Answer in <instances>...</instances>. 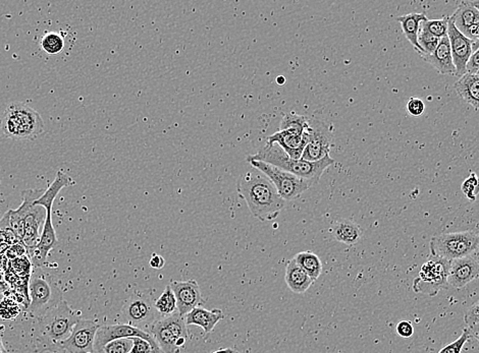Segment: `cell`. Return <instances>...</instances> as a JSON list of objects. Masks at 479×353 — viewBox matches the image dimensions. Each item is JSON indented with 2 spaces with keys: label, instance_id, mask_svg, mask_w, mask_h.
Here are the masks:
<instances>
[{
  "label": "cell",
  "instance_id": "e575fe53",
  "mask_svg": "<svg viewBox=\"0 0 479 353\" xmlns=\"http://www.w3.org/2000/svg\"><path fill=\"white\" fill-rule=\"evenodd\" d=\"M20 308H18L17 301L13 299H2L0 301V318L2 320H13L20 315Z\"/></svg>",
  "mask_w": 479,
  "mask_h": 353
},
{
  "label": "cell",
  "instance_id": "e0dca14e",
  "mask_svg": "<svg viewBox=\"0 0 479 353\" xmlns=\"http://www.w3.org/2000/svg\"><path fill=\"white\" fill-rule=\"evenodd\" d=\"M450 18L459 32L472 42L479 40V11L472 1L460 4Z\"/></svg>",
  "mask_w": 479,
  "mask_h": 353
},
{
  "label": "cell",
  "instance_id": "277c9868",
  "mask_svg": "<svg viewBox=\"0 0 479 353\" xmlns=\"http://www.w3.org/2000/svg\"><path fill=\"white\" fill-rule=\"evenodd\" d=\"M73 184H75V181L68 174L59 170L57 173L54 181L48 186L47 190L44 191L42 195L34 202L35 205L44 208L46 211L45 223H44L42 233H41L40 241L35 251L33 258H31L32 264H34L36 268L42 266L47 260L50 251L57 244V232L52 225L53 203L62 189L73 186Z\"/></svg>",
  "mask_w": 479,
  "mask_h": 353
},
{
  "label": "cell",
  "instance_id": "7bdbcfd3",
  "mask_svg": "<svg viewBox=\"0 0 479 353\" xmlns=\"http://www.w3.org/2000/svg\"><path fill=\"white\" fill-rule=\"evenodd\" d=\"M149 265L152 269L161 270L164 267V265H166V261H164L163 257H161V256L154 253L151 258H150Z\"/></svg>",
  "mask_w": 479,
  "mask_h": 353
},
{
  "label": "cell",
  "instance_id": "8fae6325",
  "mask_svg": "<svg viewBox=\"0 0 479 353\" xmlns=\"http://www.w3.org/2000/svg\"><path fill=\"white\" fill-rule=\"evenodd\" d=\"M154 304L155 301L147 293H134L122 308V324L148 332L155 321L161 318Z\"/></svg>",
  "mask_w": 479,
  "mask_h": 353
},
{
  "label": "cell",
  "instance_id": "44dd1931",
  "mask_svg": "<svg viewBox=\"0 0 479 353\" xmlns=\"http://www.w3.org/2000/svg\"><path fill=\"white\" fill-rule=\"evenodd\" d=\"M224 318L223 311L219 310V309H214V310L209 311L199 306V308L194 309L191 313H189L185 317V320H186L187 326L202 328L206 335H208L214 331L215 326L221 320H224Z\"/></svg>",
  "mask_w": 479,
  "mask_h": 353
},
{
  "label": "cell",
  "instance_id": "6da1fadb",
  "mask_svg": "<svg viewBox=\"0 0 479 353\" xmlns=\"http://www.w3.org/2000/svg\"><path fill=\"white\" fill-rule=\"evenodd\" d=\"M238 193L252 215L260 221L275 220L286 206V201L279 197L274 184L254 167L240 175Z\"/></svg>",
  "mask_w": 479,
  "mask_h": 353
},
{
  "label": "cell",
  "instance_id": "9c48e42d",
  "mask_svg": "<svg viewBox=\"0 0 479 353\" xmlns=\"http://www.w3.org/2000/svg\"><path fill=\"white\" fill-rule=\"evenodd\" d=\"M451 261L430 255L421 266L418 276L414 279L413 290L416 293L436 297L441 290L449 287Z\"/></svg>",
  "mask_w": 479,
  "mask_h": 353
},
{
  "label": "cell",
  "instance_id": "4dcf8cb0",
  "mask_svg": "<svg viewBox=\"0 0 479 353\" xmlns=\"http://www.w3.org/2000/svg\"><path fill=\"white\" fill-rule=\"evenodd\" d=\"M420 28L427 30L430 34L434 35L437 38L442 39L443 37L448 36L449 17L441 18V20H422Z\"/></svg>",
  "mask_w": 479,
  "mask_h": 353
},
{
  "label": "cell",
  "instance_id": "ac0fdd59",
  "mask_svg": "<svg viewBox=\"0 0 479 353\" xmlns=\"http://www.w3.org/2000/svg\"><path fill=\"white\" fill-rule=\"evenodd\" d=\"M478 278L479 263L474 257L469 256L451 261L449 286L460 289Z\"/></svg>",
  "mask_w": 479,
  "mask_h": 353
},
{
  "label": "cell",
  "instance_id": "83f0119b",
  "mask_svg": "<svg viewBox=\"0 0 479 353\" xmlns=\"http://www.w3.org/2000/svg\"><path fill=\"white\" fill-rule=\"evenodd\" d=\"M309 128V119L296 113L284 114L279 124V131H288L297 136H303Z\"/></svg>",
  "mask_w": 479,
  "mask_h": 353
},
{
  "label": "cell",
  "instance_id": "836d02e7",
  "mask_svg": "<svg viewBox=\"0 0 479 353\" xmlns=\"http://www.w3.org/2000/svg\"><path fill=\"white\" fill-rule=\"evenodd\" d=\"M462 193L471 201H475L479 193V179L475 173L472 172L461 186Z\"/></svg>",
  "mask_w": 479,
  "mask_h": 353
},
{
  "label": "cell",
  "instance_id": "7c38bea8",
  "mask_svg": "<svg viewBox=\"0 0 479 353\" xmlns=\"http://www.w3.org/2000/svg\"><path fill=\"white\" fill-rule=\"evenodd\" d=\"M310 140L303 152V160L316 162L330 155L332 148L333 133L330 126L318 119H309Z\"/></svg>",
  "mask_w": 479,
  "mask_h": 353
},
{
  "label": "cell",
  "instance_id": "603a6c76",
  "mask_svg": "<svg viewBox=\"0 0 479 353\" xmlns=\"http://www.w3.org/2000/svg\"><path fill=\"white\" fill-rule=\"evenodd\" d=\"M148 333L154 337L157 345H159L163 353H180V349L178 348V338L175 334L171 332L170 328L166 326L163 322V318H159L155 321L151 327L148 330Z\"/></svg>",
  "mask_w": 479,
  "mask_h": 353
},
{
  "label": "cell",
  "instance_id": "484cf974",
  "mask_svg": "<svg viewBox=\"0 0 479 353\" xmlns=\"http://www.w3.org/2000/svg\"><path fill=\"white\" fill-rule=\"evenodd\" d=\"M332 234L335 241L354 246L362 237L360 226L349 219H339L332 228Z\"/></svg>",
  "mask_w": 479,
  "mask_h": 353
},
{
  "label": "cell",
  "instance_id": "4316f807",
  "mask_svg": "<svg viewBox=\"0 0 479 353\" xmlns=\"http://www.w3.org/2000/svg\"><path fill=\"white\" fill-rule=\"evenodd\" d=\"M296 262L299 265L312 280L316 281L323 272V263L313 251H301L295 256Z\"/></svg>",
  "mask_w": 479,
  "mask_h": 353
},
{
  "label": "cell",
  "instance_id": "ab89813d",
  "mask_svg": "<svg viewBox=\"0 0 479 353\" xmlns=\"http://www.w3.org/2000/svg\"><path fill=\"white\" fill-rule=\"evenodd\" d=\"M6 257H8L9 260H15V258L25 257V255L27 253V250L22 242H18V244L9 246L8 248L6 249Z\"/></svg>",
  "mask_w": 479,
  "mask_h": 353
},
{
  "label": "cell",
  "instance_id": "2e32d148",
  "mask_svg": "<svg viewBox=\"0 0 479 353\" xmlns=\"http://www.w3.org/2000/svg\"><path fill=\"white\" fill-rule=\"evenodd\" d=\"M448 37L452 50L454 66L456 68V76L461 78L467 73V62L473 52L472 41L459 32L450 17H449Z\"/></svg>",
  "mask_w": 479,
  "mask_h": 353
},
{
  "label": "cell",
  "instance_id": "b9f144b4",
  "mask_svg": "<svg viewBox=\"0 0 479 353\" xmlns=\"http://www.w3.org/2000/svg\"><path fill=\"white\" fill-rule=\"evenodd\" d=\"M466 73L478 75L479 73V49L472 52L471 59L467 62Z\"/></svg>",
  "mask_w": 479,
  "mask_h": 353
},
{
  "label": "cell",
  "instance_id": "7dc6e473",
  "mask_svg": "<svg viewBox=\"0 0 479 353\" xmlns=\"http://www.w3.org/2000/svg\"><path fill=\"white\" fill-rule=\"evenodd\" d=\"M0 353H6V348H4V343H2L1 339H0Z\"/></svg>",
  "mask_w": 479,
  "mask_h": 353
},
{
  "label": "cell",
  "instance_id": "60d3db41",
  "mask_svg": "<svg viewBox=\"0 0 479 353\" xmlns=\"http://www.w3.org/2000/svg\"><path fill=\"white\" fill-rule=\"evenodd\" d=\"M396 331L402 338H410L414 334L413 324L410 321H402L396 327Z\"/></svg>",
  "mask_w": 479,
  "mask_h": 353
},
{
  "label": "cell",
  "instance_id": "d590c367",
  "mask_svg": "<svg viewBox=\"0 0 479 353\" xmlns=\"http://www.w3.org/2000/svg\"><path fill=\"white\" fill-rule=\"evenodd\" d=\"M133 341V347L129 353H163L159 345H154L149 341L139 337L131 338Z\"/></svg>",
  "mask_w": 479,
  "mask_h": 353
},
{
  "label": "cell",
  "instance_id": "8d00e7d4",
  "mask_svg": "<svg viewBox=\"0 0 479 353\" xmlns=\"http://www.w3.org/2000/svg\"><path fill=\"white\" fill-rule=\"evenodd\" d=\"M471 338L469 335L468 329H464L463 334L457 340L453 341L450 345H446L445 347L442 348L439 353H461L463 347L466 345L467 341Z\"/></svg>",
  "mask_w": 479,
  "mask_h": 353
},
{
  "label": "cell",
  "instance_id": "d4e9b609",
  "mask_svg": "<svg viewBox=\"0 0 479 353\" xmlns=\"http://www.w3.org/2000/svg\"><path fill=\"white\" fill-rule=\"evenodd\" d=\"M427 16L425 13H412L409 15L401 16L397 18V22L401 24L403 33L408 39L409 42L413 46L414 49L416 50L421 57L423 56L422 49H421L420 44H418V34H420V24L422 20H427Z\"/></svg>",
  "mask_w": 479,
  "mask_h": 353
},
{
  "label": "cell",
  "instance_id": "7402d4cb",
  "mask_svg": "<svg viewBox=\"0 0 479 353\" xmlns=\"http://www.w3.org/2000/svg\"><path fill=\"white\" fill-rule=\"evenodd\" d=\"M284 280L292 292L297 294L306 292L314 282L308 274L297 264L295 258H292L287 265Z\"/></svg>",
  "mask_w": 479,
  "mask_h": 353
},
{
  "label": "cell",
  "instance_id": "5b68a950",
  "mask_svg": "<svg viewBox=\"0 0 479 353\" xmlns=\"http://www.w3.org/2000/svg\"><path fill=\"white\" fill-rule=\"evenodd\" d=\"M0 128L4 136L13 140H35L43 133L44 121L31 106L13 102L6 107Z\"/></svg>",
  "mask_w": 479,
  "mask_h": 353
},
{
  "label": "cell",
  "instance_id": "7a4b0ae2",
  "mask_svg": "<svg viewBox=\"0 0 479 353\" xmlns=\"http://www.w3.org/2000/svg\"><path fill=\"white\" fill-rule=\"evenodd\" d=\"M80 319L68 302H60L38 319L34 331L35 353L62 352V343L69 338Z\"/></svg>",
  "mask_w": 479,
  "mask_h": 353
},
{
  "label": "cell",
  "instance_id": "30bf717a",
  "mask_svg": "<svg viewBox=\"0 0 479 353\" xmlns=\"http://www.w3.org/2000/svg\"><path fill=\"white\" fill-rule=\"evenodd\" d=\"M252 167L256 168L263 173L274 184L279 197L284 201H294L300 198L305 191H308L313 184L306 179L296 176L292 173L275 167L270 164L261 162V161L249 160Z\"/></svg>",
  "mask_w": 479,
  "mask_h": 353
},
{
  "label": "cell",
  "instance_id": "f6af8a7d",
  "mask_svg": "<svg viewBox=\"0 0 479 353\" xmlns=\"http://www.w3.org/2000/svg\"><path fill=\"white\" fill-rule=\"evenodd\" d=\"M472 49H473V52L474 50L479 49V40L472 42Z\"/></svg>",
  "mask_w": 479,
  "mask_h": 353
},
{
  "label": "cell",
  "instance_id": "ffe728a7",
  "mask_svg": "<svg viewBox=\"0 0 479 353\" xmlns=\"http://www.w3.org/2000/svg\"><path fill=\"white\" fill-rule=\"evenodd\" d=\"M422 59L430 66H434L442 75L456 76V68L454 66L452 50L448 36L443 37L439 40V45L432 54L423 56Z\"/></svg>",
  "mask_w": 479,
  "mask_h": 353
},
{
  "label": "cell",
  "instance_id": "cb8c5ba5",
  "mask_svg": "<svg viewBox=\"0 0 479 353\" xmlns=\"http://www.w3.org/2000/svg\"><path fill=\"white\" fill-rule=\"evenodd\" d=\"M456 92L474 109H479V75L465 73L454 85Z\"/></svg>",
  "mask_w": 479,
  "mask_h": 353
},
{
  "label": "cell",
  "instance_id": "f1b7e54d",
  "mask_svg": "<svg viewBox=\"0 0 479 353\" xmlns=\"http://www.w3.org/2000/svg\"><path fill=\"white\" fill-rule=\"evenodd\" d=\"M154 306L161 317H168L171 313L178 311L177 301H175V294L170 285H166L163 294L155 301Z\"/></svg>",
  "mask_w": 479,
  "mask_h": 353
},
{
  "label": "cell",
  "instance_id": "74e56055",
  "mask_svg": "<svg viewBox=\"0 0 479 353\" xmlns=\"http://www.w3.org/2000/svg\"><path fill=\"white\" fill-rule=\"evenodd\" d=\"M407 110L412 116H421L425 112V104L417 97H412L407 104Z\"/></svg>",
  "mask_w": 479,
  "mask_h": 353
},
{
  "label": "cell",
  "instance_id": "f35d334b",
  "mask_svg": "<svg viewBox=\"0 0 479 353\" xmlns=\"http://www.w3.org/2000/svg\"><path fill=\"white\" fill-rule=\"evenodd\" d=\"M464 322L467 328H472L479 324V301L472 304L464 316Z\"/></svg>",
  "mask_w": 479,
  "mask_h": 353
},
{
  "label": "cell",
  "instance_id": "52a82bcc",
  "mask_svg": "<svg viewBox=\"0 0 479 353\" xmlns=\"http://www.w3.org/2000/svg\"><path fill=\"white\" fill-rule=\"evenodd\" d=\"M479 246V237L476 230L439 233L430 241V253L436 257L448 261L458 260L474 255Z\"/></svg>",
  "mask_w": 479,
  "mask_h": 353
},
{
  "label": "cell",
  "instance_id": "3957f363",
  "mask_svg": "<svg viewBox=\"0 0 479 353\" xmlns=\"http://www.w3.org/2000/svg\"><path fill=\"white\" fill-rule=\"evenodd\" d=\"M247 159L261 161L281 168L296 176L306 179L313 186L319 181L323 172L335 163L334 159L330 158V155L316 162H309L303 159L296 160L287 155L286 152L277 144H266L255 155L248 156Z\"/></svg>",
  "mask_w": 479,
  "mask_h": 353
},
{
  "label": "cell",
  "instance_id": "ee69618b",
  "mask_svg": "<svg viewBox=\"0 0 479 353\" xmlns=\"http://www.w3.org/2000/svg\"><path fill=\"white\" fill-rule=\"evenodd\" d=\"M212 353H240L237 350L233 349V348H221V349L217 350V352Z\"/></svg>",
  "mask_w": 479,
  "mask_h": 353
},
{
  "label": "cell",
  "instance_id": "1f68e13d",
  "mask_svg": "<svg viewBox=\"0 0 479 353\" xmlns=\"http://www.w3.org/2000/svg\"><path fill=\"white\" fill-rule=\"evenodd\" d=\"M441 39L437 38L434 35L430 34L427 30L420 28V34H418V44L422 49L423 56L432 54L436 50ZM422 56V57H423Z\"/></svg>",
  "mask_w": 479,
  "mask_h": 353
},
{
  "label": "cell",
  "instance_id": "d6986e66",
  "mask_svg": "<svg viewBox=\"0 0 479 353\" xmlns=\"http://www.w3.org/2000/svg\"><path fill=\"white\" fill-rule=\"evenodd\" d=\"M310 133L311 128L307 129L303 136L294 135L288 131H279L267 138L266 144L279 145L290 158L299 160L309 143Z\"/></svg>",
  "mask_w": 479,
  "mask_h": 353
},
{
  "label": "cell",
  "instance_id": "681fc988",
  "mask_svg": "<svg viewBox=\"0 0 479 353\" xmlns=\"http://www.w3.org/2000/svg\"><path fill=\"white\" fill-rule=\"evenodd\" d=\"M89 353H94V352H89Z\"/></svg>",
  "mask_w": 479,
  "mask_h": 353
},
{
  "label": "cell",
  "instance_id": "ba28073f",
  "mask_svg": "<svg viewBox=\"0 0 479 353\" xmlns=\"http://www.w3.org/2000/svg\"><path fill=\"white\" fill-rule=\"evenodd\" d=\"M44 193L38 189L23 191V202L20 210L24 216V239L23 244L27 250V255L30 260L33 258L35 251L40 241L44 223H45L46 211H42V207L34 204Z\"/></svg>",
  "mask_w": 479,
  "mask_h": 353
},
{
  "label": "cell",
  "instance_id": "c3c4849f",
  "mask_svg": "<svg viewBox=\"0 0 479 353\" xmlns=\"http://www.w3.org/2000/svg\"><path fill=\"white\" fill-rule=\"evenodd\" d=\"M472 4H473V6L479 11V1H472Z\"/></svg>",
  "mask_w": 479,
  "mask_h": 353
},
{
  "label": "cell",
  "instance_id": "5bb4252c",
  "mask_svg": "<svg viewBox=\"0 0 479 353\" xmlns=\"http://www.w3.org/2000/svg\"><path fill=\"white\" fill-rule=\"evenodd\" d=\"M170 286L177 301L178 311L183 317L204 304L197 281H171Z\"/></svg>",
  "mask_w": 479,
  "mask_h": 353
},
{
  "label": "cell",
  "instance_id": "f546056e",
  "mask_svg": "<svg viewBox=\"0 0 479 353\" xmlns=\"http://www.w3.org/2000/svg\"><path fill=\"white\" fill-rule=\"evenodd\" d=\"M40 47L47 54H59L64 48V37L57 32H48L41 38Z\"/></svg>",
  "mask_w": 479,
  "mask_h": 353
},
{
  "label": "cell",
  "instance_id": "8992f818",
  "mask_svg": "<svg viewBox=\"0 0 479 353\" xmlns=\"http://www.w3.org/2000/svg\"><path fill=\"white\" fill-rule=\"evenodd\" d=\"M30 304L27 311L40 319L62 301V293L50 274L36 268L29 280Z\"/></svg>",
  "mask_w": 479,
  "mask_h": 353
},
{
  "label": "cell",
  "instance_id": "4fadbf2b",
  "mask_svg": "<svg viewBox=\"0 0 479 353\" xmlns=\"http://www.w3.org/2000/svg\"><path fill=\"white\" fill-rule=\"evenodd\" d=\"M99 327L93 321L79 320L71 335L62 343V350L69 353L95 352V337Z\"/></svg>",
  "mask_w": 479,
  "mask_h": 353
},
{
  "label": "cell",
  "instance_id": "bcb514c9",
  "mask_svg": "<svg viewBox=\"0 0 479 353\" xmlns=\"http://www.w3.org/2000/svg\"><path fill=\"white\" fill-rule=\"evenodd\" d=\"M476 232H478V237H479V225H478V229H476ZM474 258H475V260L478 261V262L479 263V246H478V251H476V253H474Z\"/></svg>",
  "mask_w": 479,
  "mask_h": 353
},
{
  "label": "cell",
  "instance_id": "9a60e30c",
  "mask_svg": "<svg viewBox=\"0 0 479 353\" xmlns=\"http://www.w3.org/2000/svg\"><path fill=\"white\" fill-rule=\"evenodd\" d=\"M134 337L145 339L152 345H158L154 340V337L150 335L148 332L122 323V324L99 327V329L97 330L96 337H95V352H98L104 345H108L110 341L117 340V339L134 338Z\"/></svg>",
  "mask_w": 479,
  "mask_h": 353
},
{
  "label": "cell",
  "instance_id": "d6a6232c",
  "mask_svg": "<svg viewBox=\"0 0 479 353\" xmlns=\"http://www.w3.org/2000/svg\"><path fill=\"white\" fill-rule=\"evenodd\" d=\"M133 347L131 338L117 339L104 345L97 353H129Z\"/></svg>",
  "mask_w": 479,
  "mask_h": 353
}]
</instances>
